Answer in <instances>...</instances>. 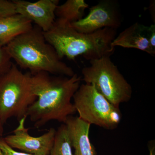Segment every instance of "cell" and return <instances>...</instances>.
I'll return each mask as SVG.
<instances>
[{
    "instance_id": "obj_1",
    "label": "cell",
    "mask_w": 155,
    "mask_h": 155,
    "mask_svg": "<svg viewBox=\"0 0 155 155\" xmlns=\"http://www.w3.org/2000/svg\"><path fill=\"white\" fill-rule=\"evenodd\" d=\"M81 80L76 73L70 77L51 76L45 72L32 75V91L37 99L28 108L26 116L35 127L39 128L54 120L64 124L76 113L72 99Z\"/></svg>"
},
{
    "instance_id": "obj_2",
    "label": "cell",
    "mask_w": 155,
    "mask_h": 155,
    "mask_svg": "<svg viewBox=\"0 0 155 155\" xmlns=\"http://www.w3.org/2000/svg\"><path fill=\"white\" fill-rule=\"evenodd\" d=\"M46 41L55 50L59 58L70 60L81 56L89 61L110 57L115 52L112 45L116 30L104 28L91 33L79 32L71 23L56 19L49 30L43 32Z\"/></svg>"
},
{
    "instance_id": "obj_3",
    "label": "cell",
    "mask_w": 155,
    "mask_h": 155,
    "mask_svg": "<svg viewBox=\"0 0 155 155\" xmlns=\"http://www.w3.org/2000/svg\"><path fill=\"white\" fill-rule=\"evenodd\" d=\"M5 48L11 59L20 68L29 70L32 75L45 72L70 77L75 74L73 69L59 58L37 26L17 36Z\"/></svg>"
},
{
    "instance_id": "obj_4",
    "label": "cell",
    "mask_w": 155,
    "mask_h": 155,
    "mask_svg": "<svg viewBox=\"0 0 155 155\" xmlns=\"http://www.w3.org/2000/svg\"><path fill=\"white\" fill-rule=\"evenodd\" d=\"M31 76L13 63L0 76V122L3 125L13 117L19 120L26 116L28 108L37 99L32 91Z\"/></svg>"
},
{
    "instance_id": "obj_5",
    "label": "cell",
    "mask_w": 155,
    "mask_h": 155,
    "mask_svg": "<svg viewBox=\"0 0 155 155\" xmlns=\"http://www.w3.org/2000/svg\"><path fill=\"white\" fill-rule=\"evenodd\" d=\"M82 70V80L91 84L116 107L130 101L132 89L110 57L90 61Z\"/></svg>"
},
{
    "instance_id": "obj_6",
    "label": "cell",
    "mask_w": 155,
    "mask_h": 155,
    "mask_svg": "<svg viewBox=\"0 0 155 155\" xmlns=\"http://www.w3.org/2000/svg\"><path fill=\"white\" fill-rule=\"evenodd\" d=\"M73 104L80 119L107 130L119 126L122 115L116 107L91 84H81L73 97Z\"/></svg>"
},
{
    "instance_id": "obj_7",
    "label": "cell",
    "mask_w": 155,
    "mask_h": 155,
    "mask_svg": "<svg viewBox=\"0 0 155 155\" xmlns=\"http://www.w3.org/2000/svg\"><path fill=\"white\" fill-rule=\"evenodd\" d=\"M25 116L19 120V124L13 134L3 137L6 143L14 149L22 152L37 155H50L52 148L56 130L50 128L44 134L38 137L30 135L28 129L25 127Z\"/></svg>"
},
{
    "instance_id": "obj_8",
    "label": "cell",
    "mask_w": 155,
    "mask_h": 155,
    "mask_svg": "<svg viewBox=\"0 0 155 155\" xmlns=\"http://www.w3.org/2000/svg\"><path fill=\"white\" fill-rule=\"evenodd\" d=\"M121 24V17L116 4L109 0L101 1L92 6L86 17L71 23L75 30L87 34L104 28L117 30Z\"/></svg>"
},
{
    "instance_id": "obj_9",
    "label": "cell",
    "mask_w": 155,
    "mask_h": 155,
    "mask_svg": "<svg viewBox=\"0 0 155 155\" xmlns=\"http://www.w3.org/2000/svg\"><path fill=\"white\" fill-rule=\"evenodd\" d=\"M16 13L32 22L43 32L49 30L56 20L55 11L59 5L58 0H39L32 2L14 0Z\"/></svg>"
},
{
    "instance_id": "obj_10",
    "label": "cell",
    "mask_w": 155,
    "mask_h": 155,
    "mask_svg": "<svg viewBox=\"0 0 155 155\" xmlns=\"http://www.w3.org/2000/svg\"><path fill=\"white\" fill-rule=\"evenodd\" d=\"M74 155H97L89 137L91 125L78 117L70 116L64 123Z\"/></svg>"
},
{
    "instance_id": "obj_11",
    "label": "cell",
    "mask_w": 155,
    "mask_h": 155,
    "mask_svg": "<svg viewBox=\"0 0 155 155\" xmlns=\"http://www.w3.org/2000/svg\"><path fill=\"white\" fill-rule=\"evenodd\" d=\"M149 35V26L136 22L116 36L112 45L114 48L136 49L153 55L155 49L150 44Z\"/></svg>"
},
{
    "instance_id": "obj_12",
    "label": "cell",
    "mask_w": 155,
    "mask_h": 155,
    "mask_svg": "<svg viewBox=\"0 0 155 155\" xmlns=\"http://www.w3.org/2000/svg\"><path fill=\"white\" fill-rule=\"evenodd\" d=\"M32 22L19 14L0 19V46H5L33 27Z\"/></svg>"
},
{
    "instance_id": "obj_13",
    "label": "cell",
    "mask_w": 155,
    "mask_h": 155,
    "mask_svg": "<svg viewBox=\"0 0 155 155\" xmlns=\"http://www.w3.org/2000/svg\"><path fill=\"white\" fill-rule=\"evenodd\" d=\"M88 7V4L84 0H67L57 6L55 14L57 19L72 23L82 19L84 10Z\"/></svg>"
},
{
    "instance_id": "obj_14",
    "label": "cell",
    "mask_w": 155,
    "mask_h": 155,
    "mask_svg": "<svg viewBox=\"0 0 155 155\" xmlns=\"http://www.w3.org/2000/svg\"><path fill=\"white\" fill-rule=\"evenodd\" d=\"M50 155H74L67 127L64 124L56 130L54 141Z\"/></svg>"
},
{
    "instance_id": "obj_15",
    "label": "cell",
    "mask_w": 155,
    "mask_h": 155,
    "mask_svg": "<svg viewBox=\"0 0 155 155\" xmlns=\"http://www.w3.org/2000/svg\"><path fill=\"white\" fill-rule=\"evenodd\" d=\"M5 46H0V76L8 72L13 63Z\"/></svg>"
},
{
    "instance_id": "obj_16",
    "label": "cell",
    "mask_w": 155,
    "mask_h": 155,
    "mask_svg": "<svg viewBox=\"0 0 155 155\" xmlns=\"http://www.w3.org/2000/svg\"><path fill=\"white\" fill-rule=\"evenodd\" d=\"M17 14L13 1L0 0V19Z\"/></svg>"
},
{
    "instance_id": "obj_17",
    "label": "cell",
    "mask_w": 155,
    "mask_h": 155,
    "mask_svg": "<svg viewBox=\"0 0 155 155\" xmlns=\"http://www.w3.org/2000/svg\"><path fill=\"white\" fill-rule=\"evenodd\" d=\"M0 150L2 155H37L17 151L9 146L4 141L3 137H0Z\"/></svg>"
},
{
    "instance_id": "obj_18",
    "label": "cell",
    "mask_w": 155,
    "mask_h": 155,
    "mask_svg": "<svg viewBox=\"0 0 155 155\" xmlns=\"http://www.w3.org/2000/svg\"><path fill=\"white\" fill-rule=\"evenodd\" d=\"M149 41L150 44L153 48L155 49V25L149 26Z\"/></svg>"
},
{
    "instance_id": "obj_19",
    "label": "cell",
    "mask_w": 155,
    "mask_h": 155,
    "mask_svg": "<svg viewBox=\"0 0 155 155\" xmlns=\"http://www.w3.org/2000/svg\"><path fill=\"white\" fill-rule=\"evenodd\" d=\"M150 155H155V146L154 143H151L149 145Z\"/></svg>"
},
{
    "instance_id": "obj_20",
    "label": "cell",
    "mask_w": 155,
    "mask_h": 155,
    "mask_svg": "<svg viewBox=\"0 0 155 155\" xmlns=\"http://www.w3.org/2000/svg\"><path fill=\"white\" fill-rule=\"evenodd\" d=\"M3 132H4L3 125L0 122V137H2V136Z\"/></svg>"
},
{
    "instance_id": "obj_21",
    "label": "cell",
    "mask_w": 155,
    "mask_h": 155,
    "mask_svg": "<svg viewBox=\"0 0 155 155\" xmlns=\"http://www.w3.org/2000/svg\"><path fill=\"white\" fill-rule=\"evenodd\" d=\"M0 155H2V152H1V150H0Z\"/></svg>"
}]
</instances>
